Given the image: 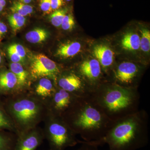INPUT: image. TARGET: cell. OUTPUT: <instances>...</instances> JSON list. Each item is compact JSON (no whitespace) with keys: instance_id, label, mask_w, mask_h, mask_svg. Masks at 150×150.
<instances>
[{"instance_id":"obj_1","label":"cell","mask_w":150,"mask_h":150,"mask_svg":"<svg viewBox=\"0 0 150 150\" xmlns=\"http://www.w3.org/2000/svg\"><path fill=\"white\" fill-rule=\"evenodd\" d=\"M62 117L75 134L86 142L102 139L114 122L105 115L91 94L78 97Z\"/></svg>"},{"instance_id":"obj_2","label":"cell","mask_w":150,"mask_h":150,"mask_svg":"<svg viewBox=\"0 0 150 150\" xmlns=\"http://www.w3.org/2000/svg\"><path fill=\"white\" fill-rule=\"evenodd\" d=\"M148 125L147 112L144 110H139L114 121L102 139L88 142L97 146L106 144L109 150L139 149L149 143Z\"/></svg>"},{"instance_id":"obj_3","label":"cell","mask_w":150,"mask_h":150,"mask_svg":"<svg viewBox=\"0 0 150 150\" xmlns=\"http://www.w3.org/2000/svg\"><path fill=\"white\" fill-rule=\"evenodd\" d=\"M91 95L105 115L113 121L139 110L140 96L137 88L103 82Z\"/></svg>"},{"instance_id":"obj_4","label":"cell","mask_w":150,"mask_h":150,"mask_svg":"<svg viewBox=\"0 0 150 150\" xmlns=\"http://www.w3.org/2000/svg\"><path fill=\"white\" fill-rule=\"evenodd\" d=\"M7 97L3 103L16 128V135L37 127L48 114L46 103L30 92L24 91Z\"/></svg>"},{"instance_id":"obj_5","label":"cell","mask_w":150,"mask_h":150,"mask_svg":"<svg viewBox=\"0 0 150 150\" xmlns=\"http://www.w3.org/2000/svg\"><path fill=\"white\" fill-rule=\"evenodd\" d=\"M44 121V139L48 141L50 150H65L79 144L80 140L76 137V134L62 117L48 111Z\"/></svg>"},{"instance_id":"obj_6","label":"cell","mask_w":150,"mask_h":150,"mask_svg":"<svg viewBox=\"0 0 150 150\" xmlns=\"http://www.w3.org/2000/svg\"><path fill=\"white\" fill-rule=\"evenodd\" d=\"M61 72V69L57 64L44 54L33 55L30 59L29 73L34 80L48 78L54 80L56 83Z\"/></svg>"},{"instance_id":"obj_7","label":"cell","mask_w":150,"mask_h":150,"mask_svg":"<svg viewBox=\"0 0 150 150\" xmlns=\"http://www.w3.org/2000/svg\"><path fill=\"white\" fill-rule=\"evenodd\" d=\"M56 84L59 88L78 97L88 96L93 92L91 89L77 72H61Z\"/></svg>"},{"instance_id":"obj_8","label":"cell","mask_w":150,"mask_h":150,"mask_svg":"<svg viewBox=\"0 0 150 150\" xmlns=\"http://www.w3.org/2000/svg\"><path fill=\"white\" fill-rule=\"evenodd\" d=\"M142 70L140 66L133 62H121L112 69L113 81L111 83L123 87L137 88V81Z\"/></svg>"},{"instance_id":"obj_9","label":"cell","mask_w":150,"mask_h":150,"mask_svg":"<svg viewBox=\"0 0 150 150\" xmlns=\"http://www.w3.org/2000/svg\"><path fill=\"white\" fill-rule=\"evenodd\" d=\"M77 72L85 81L93 92L103 83L101 80L103 71L96 59L84 60L78 66Z\"/></svg>"},{"instance_id":"obj_10","label":"cell","mask_w":150,"mask_h":150,"mask_svg":"<svg viewBox=\"0 0 150 150\" xmlns=\"http://www.w3.org/2000/svg\"><path fill=\"white\" fill-rule=\"evenodd\" d=\"M78 97L57 86L53 96L46 103L48 111L62 117L76 102Z\"/></svg>"},{"instance_id":"obj_11","label":"cell","mask_w":150,"mask_h":150,"mask_svg":"<svg viewBox=\"0 0 150 150\" xmlns=\"http://www.w3.org/2000/svg\"><path fill=\"white\" fill-rule=\"evenodd\" d=\"M16 136L13 150H35L44 139L43 131L38 127Z\"/></svg>"},{"instance_id":"obj_12","label":"cell","mask_w":150,"mask_h":150,"mask_svg":"<svg viewBox=\"0 0 150 150\" xmlns=\"http://www.w3.org/2000/svg\"><path fill=\"white\" fill-rule=\"evenodd\" d=\"M22 91L13 73L5 69L0 70V96H10Z\"/></svg>"},{"instance_id":"obj_13","label":"cell","mask_w":150,"mask_h":150,"mask_svg":"<svg viewBox=\"0 0 150 150\" xmlns=\"http://www.w3.org/2000/svg\"><path fill=\"white\" fill-rule=\"evenodd\" d=\"M36 80L38 81L30 92L46 104L56 90L57 87L56 83L48 78H41Z\"/></svg>"},{"instance_id":"obj_14","label":"cell","mask_w":150,"mask_h":150,"mask_svg":"<svg viewBox=\"0 0 150 150\" xmlns=\"http://www.w3.org/2000/svg\"><path fill=\"white\" fill-rule=\"evenodd\" d=\"M93 54L99 62L103 72H108L112 67L114 62L112 50L106 45L98 44L94 47Z\"/></svg>"},{"instance_id":"obj_15","label":"cell","mask_w":150,"mask_h":150,"mask_svg":"<svg viewBox=\"0 0 150 150\" xmlns=\"http://www.w3.org/2000/svg\"><path fill=\"white\" fill-rule=\"evenodd\" d=\"M81 43L77 41H68L62 43L56 51V55L62 59L72 58L81 51Z\"/></svg>"},{"instance_id":"obj_16","label":"cell","mask_w":150,"mask_h":150,"mask_svg":"<svg viewBox=\"0 0 150 150\" xmlns=\"http://www.w3.org/2000/svg\"><path fill=\"white\" fill-rule=\"evenodd\" d=\"M10 71L15 75L17 79L19 85L22 90H25L29 86L30 73L24 69L23 65L20 63H11L9 64Z\"/></svg>"},{"instance_id":"obj_17","label":"cell","mask_w":150,"mask_h":150,"mask_svg":"<svg viewBox=\"0 0 150 150\" xmlns=\"http://www.w3.org/2000/svg\"><path fill=\"white\" fill-rule=\"evenodd\" d=\"M122 48L129 51H135L139 50L140 46V37L134 31L126 33L121 40Z\"/></svg>"},{"instance_id":"obj_18","label":"cell","mask_w":150,"mask_h":150,"mask_svg":"<svg viewBox=\"0 0 150 150\" xmlns=\"http://www.w3.org/2000/svg\"><path fill=\"white\" fill-rule=\"evenodd\" d=\"M7 130L17 134L16 128L13 121L6 111L3 101L0 100V130Z\"/></svg>"},{"instance_id":"obj_19","label":"cell","mask_w":150,"mask_h":150,"mask_svg":"<svg viewBox=\"0 0 150 150\" xmlns=\"http://www.w3.org/2000/svg\"><path fill=\"white\" fill-rule=\"evenodd\" d=\"M49 33L47 30L43 28H37L28 32L25 38L31 43H40L44 42L47 39Z\"/></svg>"},{"instance_id":"obj_20","label":"cell","mask_w":150,"mask_h":150,"mask_svg":"<svg viewBox=\"0 0 150 150\" xmlns=\"http://www.w3.org/2000/svg\"><path fill=\"white\" fill-rule=\"evenodd\" d=\"M17 136L0 130V150H13Z\"/></svg>"},{"instance_id":"obj_21","label":"cell","mask_w":150,"mask_h":150,"mask_svg":"<svg viewBox=\"0 0 150 150\" xmlns=\"http://www.w3.org/2000/svg\"><path fill=\"white\" fill-rule=\"evenodd\" d=\"M10 10L12 13H18L24 17L31 14L33 12L32 6L17 1L13 2Z\"/></svg>"},{"instance_id":"obj_22","label":"cell","mask_w":150,"mask_h":150,"mask_svg":"<svg viewBox=\"0 0 150 150\" xmlns=\"http://www.w3.org/2000/svg\"><path fill=\"white\" fill-rule=\"evenodd\" d=\"M8 20L13 31L16 33L24 26L26 18L18 13H13L8 16Z\"/></svg>"},{"instance_id":"obj_23","label":"cell","mask_w":150,"mask_h":150,"mask_svg":"<svg viewBox=\"0 0 150 150\" xmlns=\"http://www.w3.org/2000/svg\"><path fill=\"white\" fill-rule=\"evenodd\" d=\"M68 11L67 8L59 9L54 11L49 16V20L51 24L55 27H60Z\"/></svg>"},{"instance_id":"obj_24","label":"cell","mask_w":150,"mask_h":150,"mask_svg":"<svg viewBox=\"0 0 150 150\" xmlns=\"http://www.w3.org/2000/svg\"><path fill=\"white\" fill-rule=\"evenodd\" d=\"M140 48L145 53H149L150 51V31L146 28H142L140 30Z\"/></svg>"},{"instance_id":"obj_25","label":"cell","mask_w":150,"mask_h":150,"mask_svg":"<svg viewBox=\"0 0 150 150\" xmlns=\"http://www.w3.org/2000/svg\"><path fill=\"white\" fill-rule=\"evenodd\" d=\"M75 22L74 16L71 14H67L62 21V28L64 30H71L74 27Z\"/></svg>"},{"instance_id":"obj_26","label":"cell","mask_w":150,"mask_h":150,"mask_svg":"<svg viewBox=\"0 0 150 150\" xmlns=\"http://www.w3.org/2000/svg\"><path fill=\"white\" fill-rule=\"evenodd\" d=\"M8 48L14 51L18 54L23 60H25L26 56V52L24 47L18 43L11 44L8 46Z\"/></svg>"},{"instance_id":"obj_27","label":"cell","mask_w":150,"mask_h":150,"mask_svg":"<svg viewBox=\"0 0 150 150\" xmlns=\"http://www.w3.org/2000/svg\"><path fill=\"white\" fill-rule=\"evenodd\" d=\"M7 52L9 57L12 63H20L23 65L25 60L19 56L18 54L8 48H7Z\"/></svg>"},{"instance_id":"obj_28","label":"cell","mask_w":150,"mask_h":150,"mask_svg":"<svg viewBox=\"0 0 150 150\" xmlns=\"http://www.w3.org/2000/svg\"><path fill=\"white\" fill-rule=\"evenodd\" d=\"M39 6L40 9L45 14H49L52 12L51 0H40Z\"/></svg>"},{"instance_id":"obj_29","label":"cell","mask_w":150,"mask_h":150,"mask_svg":"<svg viewBox=\"0 0 150 150\" xmlns=\"http://www.w3.org/2000/svg\"><path fill=\"white\" fill-rule=\"evenodd\" d=\"M79 144H81L80 147L75 150H100L98 146L88 142L80 141Z\"/></svg>"},{"instance_id":"obj_30","label":"cell","mask_w":150,"mask_h":150,"mask_svg":"<svg viewBox=\"0 0 150 150\" xmlns=\"http://www.w3.org/2000/svg\"><path fill=\"white\" fill-rule=\"evenodd\" d=\"M64 5V0H51V6L52 11L59 9Z\"/></svg>"},{"instance_id":"obj_31","label":"cell","mask_w":150,"mask_h":150,"mask_svg":"<svg viewBox=\"0 0 150 150\" xmlns=\"http://www.w3.org/2000/svg\"><path fill=\"white\" fill-rule=\"evenodd\" d=\"M7 30L6 25L3 22L0 21V41L5 35Z\"/></svg>"},{"instance_id":"obj_32","label":"cell","mask_w":150,"mask_h":150,"mask_svg":"<svg viewBox=\"0 0 150 150\" xmlns=\"http://www.w3.org/2000/svg\"><path fill=\"white\" fill-rule=\"evenodd\" d=\"M6 0H0V5L2 6L4 8L6 6Z\"/></svg>"},{"instance_id":"obj_33","label":"cell","mask_w":150,"mask_h":150,"mask_svg":"<svg viewBox=\"0 0 150 150\" xmlns=\"http://www.w3.org/2000/svg\"><path fill=\"white\" fill-rule=\"evenodd\" d=\"M20 1H21L23 4H28L31 2L32 0H20Z\"/></svg>"},{"instance_id":"obj_34","label":"cell","mask_w":150,"mask_h":150,"mask_svg":"<svg viewBox=\"0 0 150 150\" xmlns=\"http://www.w3.org/2000/svg\"><path fill=\"white\" fill-rule=\"evenodd\" d=\"M2 62H3L2 57L1 56V54H0V67H1V65H2Z\"/></svg>"},{"instance_id":"obj_35","label":"cell","mask_w":150,"mask_h":150,"mask_svg":"<svg viewBox=\"0 0 150 150\" xmlns=\"http://www.w3.org/2000/svg\"><path fill=\"white\" fill-rule=\"evenodd\" d=\"M4 8L2 6H1L0 5V13H1V12L2 11H3V10H4Z\"/></svg>"},{"instance_id":"obj_36","label":"cell","mask_w":150,"mask_h":150,"mask_svg":"<svg viewBox=\"0 0 150 150\" xmlns=\"http://www.w3.org/2000/svg\"><path fill=\"white\" fill-rule=\"evenodd\" d=\"M67 1H71V0H66Z\"/></svg>"}]
</instances>
